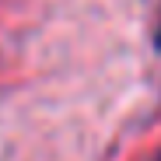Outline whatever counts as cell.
<instances>
[{
    "label": "cell",
    "instance_id": "6da1fadb",
    "mask_svg": "<svg viewBox=\"0 0 161 161\" xmlns=\"http://www.w3.org/2000/svg\"><path fill=\"white\" fill-rule=\"evenodd\" d=\"M154 42L161 46V11H158V32H154Z\"/></svg>",
    "mask_w": 161,
    "mask_h": 161
},
{
    "label": "cell",
    "instance_id": "7a4b0ae2",
    "mask_svg": "<svg viewBox=\"0 0 161 161\" xmlns=\"http://www.w3.org/2000/svg\"><path fill=\"white\" fill-rule=\"evenodd\" d=\"M154 161H161V154H158V158H154Z\"/></svg>",
    "mask_w": 161,
    "mask_h": 161
}]
</instances>
